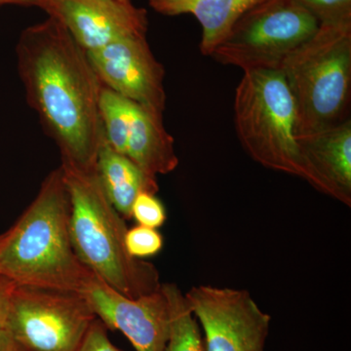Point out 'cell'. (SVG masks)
<instances>
[{
  "mask_svg": "<svg viewBox=\"0 0 351 351\" xmlns=\"http://www.w3.org/2000/svg\"><path fill=\"white\" fill-rule=\"evenodd\" d=\"M87 56L103 86L163 115L167 101L165 69L152 53L147 36L119 39Z\"/></svg>",
  "mask_w": 351,
  "mask_h": 351,
  "instance_id": "9c48e42d",
  "label": "cell"
},
{
  "mask_svg": "<svg viewBox=\"0 0 351 351\" xmlns=\"http://www.w3.org/2000/svg\"><path fill=\"white\" fill-rule=\"evenodd\" d=\"M71 203L61 166L0 234V274L18 286L82 292L94 274L76 255L69 232Z\"/></svg>",
  "mask_w": 351,
  "mask_h": 351,
  "instance_id": "7a4b0ae2",
  "label": "cell"
},
{
  "mask_svg": "<svg viewBox=\"0 0 351 351\" xmlns=\"http://www.w3.org/2000/svg\"><path fill=\"white\" fill-rule=\"evenodd\" d=\"M107 329L104 323L97 318L88 330L77 351H122L108 338Z\"/></svg>",
  "mask_w": 351,
  "mask_h": 351,
  "instance_id": "44dd1931",
  "label": "cell"
},
{
  "mask_svg": "<svg viewBox=\"0 0 351 351\" xmlns=\"http://www.w3.org/2000/svg\"><path fill=\"white\" fill-rule=\"evenodd\" d=\"M71 203L69 232L77 257L95 276L131 299L161 288L158 270L131 257L125 246V219L101 189L96 170L62 162Z\"/></svg>",
  "mask_w": 351,
  "mask_h": 351,
  "instance_id": "3957f363",
  "label": "cell"
},
{
  "mask_svg": "<svg viewBox=\"0 0 351 351\" xmlns=\"http://www.w3.org/2000/svg\"><path fill=\"white\" fill-rule=\"evenodd\" d=\"M147 175L157 178L179 165L174 138L163 124V115L132 101L125 154Z\"/></svg>",
  "mask_w": 351,
  "mask_h": 351,
  "instance_id": "4fadbf2b",
  "label": "cell"
},
{
  "mask_svg": "<svg viewBox=\"0 0 351 351\" xmlns=\"http://www.w3.org/2000/svg\"><path fill=\"white\" fill-rule=\"evenodd\" d=\"M233 112L240 144L253 160L306 181L295 136L294 101L280 71H243Z\"/></svg>",
  "mask_w": 351,
  "mask_h": 351,
  "instance_id": "5b68a950",
  "label": "cell"
},
{
  "mask_svg": "<svg viewBox=\"0 0 351 351\" xmlns=\"http://www.w3.org/2000/svg\"><path fill=\"white\" fill-rule=\"evenodd\" d=\"M184 295L202 328L205 351H265L271 318L248 291L197 285Z\"/></svg>",
  "mask_w": 351,
  "mask_h": 351,
  "instance_id": "ba28073f",
  "label": "cell"
},
{
  "mask_svg": "<svg viewBox=\"0 0 351 351\" xmlns=\"http://www.w3.org/2000/svg\"><path fill=\"white\" fill-rule=\"evenodd\" d=\"M131 219H135L138 225L147 228H159L167 219V212L163 203L156 195L151 193H140L134 201Z\"/></svg>",
  "mask_w": 351,
  "mask_h": 351,
  "instance_id": "ffe728a7",
  "label": "cell"
},
{
  "mask_svg": "<svg viewBox=\"0 0 351 351\" xmlns=\"http://www.w3.org/2000/svg\"><path fill=\"white\" fill-rule=\"evenodd\" d=\"M82 293L97 318L121 332L136 350L166 351L170 313L162 285L152 294L131 299L94 276Z\"/></svg>",
  "mask_w": 351,
  "mask_h": 351,
  "instance_id": "30bf717a",
  "label": "cell"
},
{
  "mask_svg": "<svg viewBox=\"0 0 351 351\" xmlns=\"http://www.w3.org/2000/svg\"><path fill=\"white\" fill-rule=\"evenodd\" d=\"M46 1L47 0H0V6L38 7V8L43 9Z\"/></svg>",
  "mask_w": 351,
  "mask_h": 351,
  "instance_id": "cb8c5ba5",
  "label": "cell"
},
{
  "mask_svg": "<svg viewBox=\"0 0 351 351\" xmlns=\"http://www.w3.org/2000/svg\"><path fill=\"white\" fill-rule=\"evenodd\" d=\"M169 306L170 326L166 351H205L197 320L177 284L162 283Z\"/></svg>",
  "mask_w": 351,
  "mask_h": 351,
  "instance_id": "2e32d148",
  "label": "cell"
},
{
  "mask_svg": "<svg viewBox=\"0 0 351 351\" xmlns=\"http://www.w3.org/2000/svg\"><path fill=\"white\" fill-rule=\"evenodd\" d=\"M319 25L351 23V0H297Z\"/></svg>",
  "mask_w": 351,
  "mask_h": 351,
  "instance_id": "d6986e66",
  "label": "cell"
},
{
  "mask_svg": "<svg viewBox=\"0 0 351 351\" xmlns=\"http://www.w3.org/2000/svg\"><path fill=\"white\" fill-rule=\"evenodd\" d=\"M43 10L66 27L85 52L134 36H147V10L122 0H47Z\"/></svg>",
  "mask_w": 351,
  "mask_h": 351,
  "instance_id": "8fae6325",
  "label": "cell"
},
{
  "mask_svg": "<svg viewBox=\"0 0 351 351\" xmlns=\"http://www.w3.org/2000/svg\"><path fill=\"white\" fill-rule=\"evenodd\" d=\"M0 351H23L6 329L0 330Z\"/></svg>",
  "mask_w": 351,
  "mask_h": 351,
  "instance_id": "603a6c76",
  "label": "cell"
},
{
  "mask_svg": "<svg viewBox=\"0 0 351 351\" xmlns=\"http://www.w3.org/2000/svg\"><path fill=\"white\" fill-rule=\"evenodd\" d=\"M164 239L156 228L136 226L128 228L125 246L129 255L137 260L154 257L162 250Z\"/></svg>",
  "mask_w": 351,
  "mask_h": 351,
  "instance_id": "ac0fdd59",
  "label": "cell"
},
{
  "mask_svg": "<svg viewBox=\"0 0 351 351\" xmlns=\"http://www.w3.org/2000/svg\"><path fill=\"white\" fill-rule=\"evenodd\" d=\"M319 27L297 0H263L237 21L210 57L243 71L279 69Z\"/></svg>",
  "mask_w": 351,
  "mask_h": 351,
  "instance_id": "8992f818",
  "label": "cell"
},
{
  "mask_svg": "<svg viewBox=\"0 0 351 351\" xmlns=\"http://www.w3.org/2000/svg\"><path fill=\"white\" fill-rule=\"evenodd\" d=\"M96 319L82 292L16 285L6 330L23 351H77Z\"/></svg>",
  "mask_w": 351,
  "mask_h": 351,
  "instance_id": "52a82bcc",
  "label": "cell"
},
{
  "mask_svg": "<svg viewBox=\"0 0 351 351\" xmlns=\"http://www.w3.org/2000/svg\"><path fill=\"white\" fill-rule=\"evenodd\" d=\"M95 170L108 200L125 219H131L132 206L140 193L156 195L159 191L157 178L147 175L124 154L113 151L104 138Z\"/></svg>",
  "mask_w": 351,
  "mask_h": 351,
  "instance_id": "9a60e30c",
  "label": "cell"
},
{
  "mask_svg": "<svg viewBox=\"0 0 351 351\" xmlns=\"http://www.w3.org/2000/svg\"><path fill=\"white\" fill-rule=\"evenodd\" d=\"M16 57L27 103L57 145L62 162L95 170L104 138L103 84L87 53L48 16L22 32Z\"/></svg>",
  "mask_w": 351,
  "mask_h": 351,
  "instance_id": "6da1fadb",
  "label": "cell"
},
{
  "mask_svg": "<svg viewBox=\"0 0 351 351\" xmlns=\"http://www.w3.org/2000/svg\"><path fill=\"white\" fill-rule=\"evenodd\" d=\"M16 284L0 274V330L6 329Z\"/></svg>",
  "mask_w": 351,
  "mask_h": 351,
  "instance_id": "7402d4cb",
  "label": "cell"
},
{
  "mask_svg": "<svg viewBox=\"0 0 351 351\" xmlns=\"http://www.w3.org/2000/svg\"><path fill=\"white\" fill-rule=\"evenodd\" d=\"M306 182L324 195L351 206V119L297 136Z\"/></svg>",
  "mask_w": 351,
  "mask_h": 351,
  "instance_id": "7c38bea8",
  "label": "cell"
},
{
  "mask_svg": "<svg viewBox=\"0 0 351 351\" xmlns=\"http://www.w3.org/2000/svg\"><path fill=\"white\" fill-rule=\"evenodd\" d=\"M278 71L294 101L295 136L350 119L351 23L320 25Z\"/></svg>",
  "mask_w": 351,
  "mask_h": 351,
  "instance_id": "277c9868",
  "label": "cell"
},
{
  "mask_svg": "<svg viewBox=\"0 0 351 351\" xmlns=\"http://www.w3.org/2000/svg\"><path fill=\"white\" fill-rule=\"evenodd\" d=\"M131 107V101L107 87L101 88L99 108L104 138L113 151L121 154H125Z\"/></svg>",
  "mask_w": 351,
  "mask_h": 351,
  "instance_id": "e0dca14e",
  "label": "cell"
},
{
  "mask_svg": "<svg viewBox=\"0 0 351 351\" xmlns=\"http://www.w3.org/2000/svg\"><path fill=\"white\" fill-rule=\"evenodd\" d=\"M122 1H131V0H122Z\"/></svg>",
  "mask_w": 351,
  "mask_h": 351,
  "instance_id": "d4e9b609",
  "label": "cell"
},
{
  "mask_svg": "<svg viewBox=\"0 0 351 351\" xmlns=\"http://www.w3.org/2000/svg\"><path fill=\"white\" fill-rule=\"evenodd\" d=\"M263 0H149L156 12L165 16L193 15L202 29L199 48L211 56L237 21Z\"/></svg>",
  "mask_w": 351,
  "mask_h": 351,
  "instance_id": "5bb4252c",
  "label": "cell"
}]
</instances>
